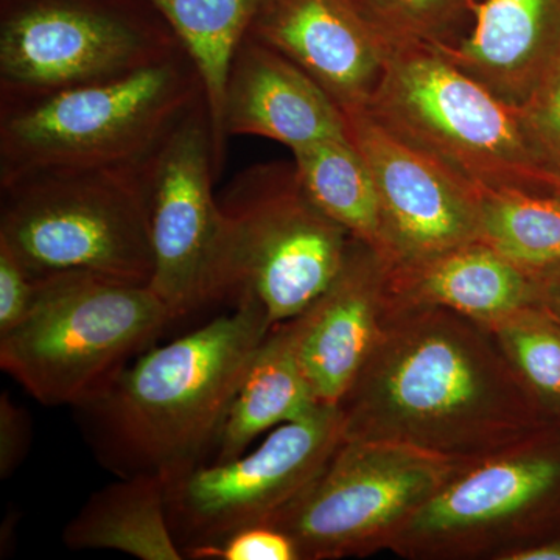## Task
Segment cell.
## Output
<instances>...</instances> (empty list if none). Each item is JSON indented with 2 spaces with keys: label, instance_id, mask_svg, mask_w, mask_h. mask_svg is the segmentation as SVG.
<instances>
[{
  "label": "cell",
  "instance_id": "obj_1",
  "mask_svg": "<svg viewBox=\"0 0 560 560\" xmlns=\"http://www.w3.org/2000/svg\"><path fill=\"white\" fill-rule=\"evenodd\" d=\"M337 408L342 441L390 442L458 463L552 423L486 324L389 293L377 342Z\"/></svg>",
  "mask_w": 560,
  "mask_h": 560
},
{
  "label": "cell",
  "instance_id": "obj_2",
  "mask_svg": "<svg viewBox=\"0 0 560 560\" xmlns=\"http://www.w3.org/2000/svg\"><path fill=\"white\" fill-rule=\"evenodd\" d=\"M234 311L178 340L145 350L94 399L81 425L105 469L119 478H167L206 463L232 401L272 327L253 293Z\"/></svg>",
  "mask_w": 560,
  "mask_h": 560
},
{
  "label": "cell",
  "instance_id": "obj_3",
  "mask_svg": "<svg viewBox=\"0 0 560 560\" xmlns=\"http://www.w3.org/2000/svg\"><path fill=\"white\" fill-rule=\"evenodd\" d=\"M364 110L477 194L560 195V175L534 145L517 108L438 50H394Z\"/></svg>",
  "mask_w": 560,
  "mask_h": 560
},
{
  "label": "cell",
  "instance_id": "obj_4",
  "mask_svg": "<svg viewBox=\"0 0 560 560\" xmlns=\"http://www.w3.org/2000/svg\"><path fill=\"white\" fill-rule=\"evenodd\" d=\"M184 49L117 79L0 108V186L51 171L140 165L198 103Z\"/></svg>",
  "mask_w": 560,
  "mask_h": 560
},
{
  "label": "cell",
  "instance_id": "obj_5",
  "mask_svg": "<svg viewBox=\"0 0 560 560\" xmlns=\"http://www.w3.org/2000/svg\"><path fill=\"white\" fill-rule=\"evenodd\" d=\"M145 165L35 173L0 186V246L33 282L153 279Z\"/></svg>",
  "mask_w": 560,
  "mask_h": 560
},
{
  "label": "cell",
  "instance_id": "obj_6",
  "mask_svg": "<svg viewBox=\"0 0 560 560\" xmlns=\"http://www.w3.org/2000/svg\"><path fill=\"white\" fill-rule=\"evenodd\" d=\"M173 320L149 285L91 276L35 282L25 318L0 337V368L46 407H80L108 388Z\"/></svg>",
  "mask_w": 560,
  "mask_h": 560
},
{
  "label": "cell",
  "instance_id": "obj_7",
  "mask_svg": "<svg viewBox=\"0 0 560 560\" xmlns=\"http://www.w3.org/2000/svg\"><path fill=\"white\" fill-rule=\"evenodd\" d=\"M224 237L215 301L253 293L272 326L296 318L337 278L353 237L305 194L293 164L235 176L220 198Z\"/></svg>",
  "mask_w": 560,
  "mask_h": 560
},
{
  "label": "cell",
  "instance_id": "obj_8",
  "mask_svg": "<svg viewBox=\"0 0 560 560\" xmlns=\"http://www.w3.org/2000/svg\"><path fill=\"white\" fill-rule=\"evenodd\" d=\"M560 537V423L458 470L397 534L410 560H506Z\"/></svg>",
  "mask_w": 560,
  "mask_h": 560
},
{
  "label": "cell",
  "instance_id": "obj_9",
  "mask_svg": "<svg viewBox=\"0 0 560 560\" xmlns=\"http://www.w3.org/2000/svg\"><path fill=\"white\" fill-rule=\"evenodd\" d=\"M180 49L149 0H0V108L117 79Z\"/></svg>",
  "mask_w": 560,
  "mask_h": 560
},
{
  "label": "cell",
  "instance_id": "obj_10",
  "mask_svg": "<svg viewBox=\"0 0 560 560\" xmlns=\"http://www.w3.org/2000/svg\"><path fill=\"white\" fill-rule=\"evenodd\" d=\"M460 464L390 442L342 441L318 477L268 525L289 534L301 560L366 558L389 550Z\"/></svg>",
  "mask_w": 560,
  "mask_h": 560
},
{
  "label": "cell",
  "instance_id": "obj_11",
  "mask_svg": "<svg viewBox=\"0 0 560 560\" xmlns=\"http://www.w3.org/2000/svg\"><path fill=\"white\" fill-rule=\"evenodd\" d=\"M342 442L337 407L276 427L256 451L167 478V517L184 558L268 525L329 463Z\"/></svg>",
  "mask_w": 560,
  "mask_h": 560
},
{
  "label": "cell",
  "instance_id": "obj_12",
  "mask_svg": "<svg viewBox=\"0 0 560 560\" xmlns=\"http://www.w3.org/2000/svg\"><path fill=\"white\" fill-rule=\"evenodd\" d=\"M221 168L206 101L147 161V205L154 272L150 289L173 319L215 301L224 215L213 195Z\"/></svg>",
  "mask_w": 560,
  "mask_h": 560
},
{
  "label": "cell",
  "instance_id": "obj_13",
  "mask_svg": "<svg viewBox=\"0 0 560 560\" xmlns=\"http://www.w3.org/2000/svg\"><path fill=\"white\" fill-rule=\"evenodd\" d=\"M346 119L349 138L377 189L382 256L388 265L410 264L481 241L480 194L383 130L366 110Z\"/></svg>",
  "mask_w": 560,
  "mask_h": 560
},
{
  "label": "cell",
  "instance_id": "obj_14",
  "mask_svg": "<svg viewBox=\"0 0 560 560\" xmlns=\"http://www.w3.org/2000/svg\"><path fill=\"white\" fill-rule=\"evenodd\" d=\"M248 35L300 66L345 116L366 109L394 51L364 0H264Z\"/></svg>",
  "mask_w": 560,
  "mask_h": 560
},
{
  "label": "cell",
  "instance_id": "obj_15",
  "mask_svg": "<svg viewBox=\"0 0 560 560\" xmlns=\"http://www.w3.org/2000/svg\"><path fill=\"white\" fill-rule=\"evenodd\" d=\"M388 302V261L353 238L327 290L291 319L298 357L320 405L337 407L370 359Z\"/></svg>",
  "mask_w": 560,
  "mask_h": 560
},
{
  "label": "cell",
  "instance_id": "obj_16",
  "mask_svg": "<svg viewBox=\"0 0 560 560\" xmlns=\"http://www.w3.org/2000/svg\"><path fill=\"white\" fill-rule=\"evenodd\" d=\"M221 127L226 140L257 136L291 153L349 138L348 119L334 98L285 55L250 35L232 58Z\"/></svg>",
  "mask_w": 560,
  "mask_h": 560
},
{
  "label": "cell",
  "instance_id": "obj_17",
  "mask_svg": "<svg viewBox=\"0 0 560 560\" xmlns=\"http://www.w3.org/2000/svg\"><path fill=\"white\" fill-rule=\"evenodd\" d=\"M511 106L533 94L560 51V0H482L469 35L436 49Z\"/></svg>",
  "mask_w": 560,
  "mask_h": 560
},
{
  "label": "cell",
  "instance_id": "obj_18",
  "mask_svg": "<svg viewBox=\"0 0 560 560\" xmlns=\"http://www.w3.org/2000/svg\"><path fill=\"white\" fill-rule=\"evenodd\" d=\"M389 296L438 305L492 326L539 305L540 279L477 241L410 264L388 265Z\"/></svg>",
  "mask_w": 560,
  "mask_h": 560
},
{
  "label": "cell",
  "instance_id": "obj_19",
  "mask_svg": "<svg viewBox=\"0 0 560 560\" xmlns=\"http://www.w3.org/2000/svg\"><path fill=\"white\" fill-rule=\"evenodd\" d=\"M319 407L302 371L293 323L278 324L250 361L221 430L213 463L237 458L260 434L307 418Z\"/></svg>",
  "mask_w": 560,
  "mask_h": 560
},
{
  "label": "cell",
  "instance_id": "obj_20",
  "mask_svg": "<svg viewBox=\"0 0 560 560\" xmlns=\"http://www.w3.org/2000/svg\"><path fill=\"white\" fill-rule=\"evenodd\" d=\"M165 478H119L92 493L66 526L70 550H114L140 560H183L167 517Z\"/></svg>",
  "mask_w": 560,
  "mask_h": 560
},
{
  "label": "cell",
  "instance_id": "obj_21",
  "mask_svg": "<svg viewBox=\"0 0 560 560\" xmlns=\"http://www.w3.org/2000/svg\"><path fill=\"white\" fill-rule=\"evenodd\" d=\"M167 21L200 72L212 121L217 161L223 167L228 140L221 127L232 58L248 35L264 0H149Z\"/></svg>",
  "mask_w": 560,
  "mask_h": 560
},
{
  "label": "cell",
  "instance_id": "obj_22",
  "mask_svg": "<svg viewBox=\"0 0 560 560\" xmlns=\"http://www.w3.org/2000/svg\"><path fill=\"white\" fill-rule=\"evenodd\" d=\"M293 165L311 200L353 238L382 254L381 201L352 140H323L293 151Z\"/></svg>",
  "mask_w": 560,
  "mask_h": 560
},
{
  "label": "cell",
  "instance_id": "obj_23",
  "mask_svg": "<svg viewBox=\"0 0 560 560\" xmlns=\"http://www.w3.org/2000/svg\"><path fill=\"white\" fill-rule=\"evenodd\" d=\"M480 238L534 278L560 271V195L482 191Z\"/></svg>",
  "mask_w": 560,
  "mask_h": 560
},
{
  "label": "cell",
  "instance_id": "obj_24",
  "mask_svg": "<svg viewBox=\"0 0 560 560\" xmlns=\"http://www.w3.org/2000/svg\"><path fill=\"white\" fill-rule=\"evenodd\" d=\"M544 415L560 423V323L530 305L488 326Z\"/></svg>",
  "mask_w": 560,
  "mask_h": 560
},
{
  "label": "cell",
  "instance_id": "obj_25",
  "mask_svg": "<svg viewBox=\"0 0 560 560\" xmlns=\"http://www.w3.org/2000/svg\"><path fill=\"white\" fill-rule=\"evenodd\" d=\"M394 50L441 49L469 35L482 0H364Z\"/></svg>",
  "mask_w": 560,
  "mask_h": 560
},
{
  "label": "cell",
  "instance_id": "obj_26",
  "mask_svg": "<svg viewBox=\"0 0 560 560\" xmlns=\"http://www.w3.org/2000/svg\"><path fill=\"white\" fill-rule=\"evenodd\" d=\"M515 108L536 149L560 175V51L533 94Z\"/></svg>",
  "mask_w": 560,
  "mask_h": 560
},
{
  "label": "cell",
  "instance_id": "obj_27",
  "mask_svg": "<svg viewBox=\"0 0 560 560\" xmlns=\"http://www.w3.org/2000/svg\"><path fill=\"white\" fill-rule=\"evenodd\" d=\"M195 560H301L289 534L271 525L249 526L223 544L198 551Z\"/></svg>",
  "mask_w": 560,
  "mask_h": 560
},
{
  "label": "cell",
  "instance_id": "obj_28",
  "mask_svg": "<svg viewBox=\"0 0 560 560\" xmlns=\"http://www.w3.org/2000/svg\"><path fill=\"white\" fill-rule=\"evenodd\" d=\"M35 282L14 259L9 249L0 246V337L13 330L27 315Z\"/></svg>",
  "mask_w": 560,
  "mask_h": 560
},
{
  "label": "cell",
  "instance_id": "obj_29",
  "mask_svg": "<svg viewBox=\"0 0 560 560\" xmlns=\"http://www.w3.org/2000/svg\"><path fill=\"white\" fill-rule=\"evenodd\" d=\"M31 419L27 412L10 399L9 394L0 397V477H10L31 447Z\"/></svg>",
  "mask_w": 560,
  "mask_h": 560
},
{
  "label": "cell",
  "instance_id": "obj_30",
  "mask_svg": "<svg viewBox=\"0 0 560 560\" xmlns=\"http://www.w3.org/2000/svg\"><path fill=\"white\" fill-rule=\"evenodd\" d=\"M539 305L560 323V271L540 279Z\"/></svg>",
  "mask_w": 560,
  "mask_h": 560
},
{
  "label": "cell",
  "instance_id": "obj_31",
  "mask_svg": "<svg viewBox=\"0 0 560 560\" xmlns=\"http://www.w3.org/2000/svg\"><path fill=\"white\" fill-rule=\"evenodd\" d=\"M506 560H560V537L539 541L521 551L512 552Z\"/></svg>",
  "mask_w": 560,
  "mask_h": 560
}]
</instances>
